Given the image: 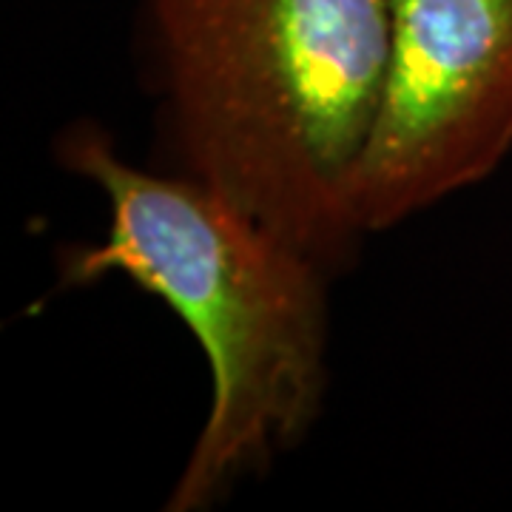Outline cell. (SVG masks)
<instances>
[{"mask_svg": "<svg viewBox=\"0 0 512 512\" xmlns=\"http://www.w3.org/2000/svg\"><path fill=\"white\" fill-rule=\"evenodd\" d=\"M512 154V0H390V52L350 217L382 234Z\"/></svg>", "mask_w": 512, "mask_h": 512, "instance_id": "3957f363", "label": "cell"}, {"mask_svg": "<svg viewBox=\"0 0 512 512\" xmlns=\"http://www.w3.org/2000/svg\"><path fill=\"white\" fill-rule=\"evenodd\" d=\"M183 174L333 265L390 52V0H143Z\"/></svg>", "mask_w": 512, "mask_h": 512, "instance_id": "7a4b0ae2", "label": "cell"}, {"mask_svg": "<svg viewBox=\"0 0 512 512\" xmlns=\"http://www.w3.org/2000/svg\"><path fill=\"white\" fill-rule=\"evenodd\" d=\"M57 160L109 208L106 237L66 254L63 288L126 276L177 313L205 356L211 399L165 510H214L325 410L330 265L183 171L128 163L94 123L63 131Z\"/></svg>", "mask_w": 512, "mask_h": 512, "instance_id": "6da1fadb", "label": "cell"}]
</instances>
